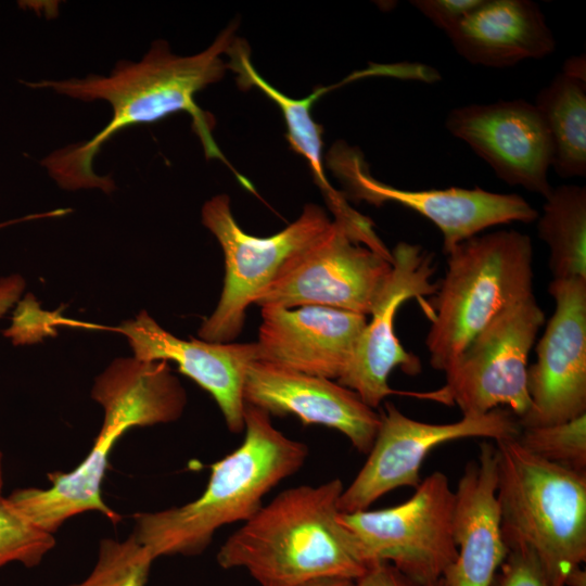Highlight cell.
<instances>
[{
  "instance_id": "6da1fadb",
  "label": "cell",
  "mask_w": 586,
  "mask_h": 586,
  "mask_svg": "<svg viewBox=\"0 0 586 586\" xmlns=\"http://www.w3.org/2000/svg\"><path fill=\"white\" fill-rule=\"evenodd\" d=\"M235 27L229 25L206 50L191 56L175 55L165 41L157 40L140 62H119L109 76L28 84L82 101L105 100L113 110L110 123L91 140L69 144L41 162L50 176L67 190L112 192L114 181L93 171V158L102 145L125 128L154 123L179 111L192 116L206 156L224 160L229 166L212 136L214 118L196 105L194 95L224 77L228 66L221 55L232 46Z\"/></svg>"
},
{
  "instance_id": "7a4b0ae2",
  "label": "cell",
  "mask_w": 586,
  "mask_h": 586,
  "mask_svg": "<svg viewBox=\"0 0 586 586\" xmlns=\"http://www.w3.org/2000/svg\"><path fill=\"white\" fill-rule=\"evenodd\" d=\"M340 479L279 493L220 546L222 569H243L259 586H298L320 577L359 578L368 568L340 521Z\"/></svg>"
},
{
  "instance_id": "3957f363",
  "label": "cell",
  "mask_w": 586,
  "mask_h": 586,
  "mask_svg": "<svg viewBox=\"0 0 586 586\" xmlns=\"http://www.w3.org/2000/svg\"><path fill=\"white\" fill-rule=\"evenodd\" d=\"M91 396L104 409L103 424L85 459L72 471L48 475V488H21L5 501L37 527L54 534L69 518L87 511L112 523L120 515L102 497L111 453L131 428L177 420L187 395L166 361L115 360L97 380Z\"/></svg>"
},
{
  "instance_id": "277c9868",
  "label": "cell",
  "mask_w": 586,
  "mask_h": 586,
  "mask_svg": "<svg viewBox=\"0 0 586 586\" xmlns=\"http://www.w3.org/2000/svg\"><path fill=\"white\" fill-rule=\"evenodd\" d=\"M244 438L232 453L211 466L204 492L193 501L133 515L132 535L154 559L199 556L214 534L235 522H245L263 506L279 483L305 463L308 447L277 430L264 410L246 405Z\"/></svg>"
},
{
  "instance_id": "5b68a950",
  "label": "cell",
  "mask_w": 586,
  "mask_h": 586,
  "mask_svg": "<svg viewBox=\"0 0 586 586\" xmlns=\"http://www.w3.org/2000/svg\"><path fill=\"white\" fill-rule=\"evenodd\" d=\"M496 497L508 551L533 553L565 586L586 561V473L544 460L515 438L495 442Z\"/></svg>"
},
{
  "instance_id": "8992f818",
  "label": "cell",
  "mask_w": 586,
  "mask_h": 586,
  "mask_svg": "<svg viewBox=\"0 0 586 586\" xmlns=\"http://www.w3.org/2000/svg\"><path fill=\"white\" fill-rule=\"evenodd\" d=\"M425 345L446 372L501 310L533 294V244L517 230L474 235L447 254Z\"/></svg>"
},
{
  "instance_id": "52a82bcc",
  "label": "cell",
  "mask_w": 586,
  "mask_h": 586,
  "mask_svg": "<svg viewBox=\"0 0 586 586\" xmlns=\"http://www.w3.org/2000/svg\"><path fill=\"white\" fill-rule=\"evenodd\" d=\"M203 225L216 237L225 259L219 302L199 330L203 341L229 343L242 331L245 313L283 266L332 224L326 211L307 204L296 220L270 237L246 233L235 221L230 199L219 194L202 208Z\"/></svg>"
},
{
  "instance_id": "ba28073f",
  "label": "cell",
  "mask_w": 586,
  "mask_h": 586,
  "mask_svg": "<svg viewBox=\"0 0 586 586\" xmlns=\"http://www.w3.org/2000/svg\"><path fill=\"white\" fill-rule=\"evenodd\" d=\"M392 260L383 243L333 219L283 266L254 304L260 308L316 305L369 316L390 277Z\"/></svg>"
},
{
  "instance_id": "9c48e42d",
  "label": "cell",
  "mask_w": 586,
  "mask_h": 586,
  "mask_svg": "<svg viewBox=\"0 0 586 586\" xmlns=\"http://www.w3.org/2000/svg\"><path fill=\"white\" fill-rule=\"evenodd\" d=\"M455 492L446 474L421 480L404 502L378 510L340 512L355 536L368 566L386 562L418 582L444 576L455 561Z\"/></svg>"
},
{
  "instance_id": "30bf717a",
  "label": "cell",
  "mask_w": 586,
  "mask_h": 586,
  "mask_svg": "<svg viewBox=\"0 0 586 586\" xmlns=\"http://www.w3.org/2000/svg\"><path fill=\"white\" fill-rule=\"evenodd\" d=\"M545 315L531 294L501 310L445 372L438 402L456 404L462 416L509 409L518 420L531 408L527 359Z\"/></svg>"
},
{
  "instance_id": "8fae6325",
  "label": "cell",
  "mask_w": 586,
  "mask_h": 586,
  "mask_svg": "<svg viewBox=\"0 0 586 586\" xmlns=\"http://www.w3.org/2000/svg\"><path fill=\"white\" fill-rule=\"evenodd\" d=\"M520 431L518 418L507 408L462 416L450 423H429L411 419L393 403H386L368 458L343 489L337 508L342 513L366 510L391 491L416 488L421 482L422 462L442 444L468 437L496 442L515 438Z\"/></svg>"
},
{
  "instance_id": "7c38bea8",
  "label": "cell",
  "mask_w": 586,
  "mask_h": 586,
  "mask_svg": "<svg viewBox=\"0 0 586 586\" xmlns=\"http://www.w3.org/2000/svg\"><path fill=\"white\" fill-rule=\"evenodd\" d=\"M327 164L352 199L375 206L395 202L433 222L443 235L445 254L487 228L513 221L531 224L539 215L515 193H496L479 187L404 190L385 184L371 176L362 153L344 142L331 148Z\"/></svg>"
},
{
  "instance_id": "4fadbf2b",
  "label": "cell",
  "mask_w": 586,
  "mask_h": 586,
  "mask_svg": "<svg viewBox=\"0 0 586 586\" xmlns=\"http://www.w3.org/2000/svg\"><path fill=\"white\" fill-rule=\"evenodd\" d=\"M555 310L527 368L531 408L521 428L565 422L586 413V278L552 279Z\"/></svg>"
},
{
  "instance_id": "5bb4252c",
  "label": "cell",
  "mask_w": 586,
  "mask_h": 586,
  "mask_svg": "<svg viewBox=\"0 0 586 586\" xmlns=\"http://www.w3.org/2000/svg\"><path fill=\"white\" fill-rule=\"evenodd\" d=\"M392 253V270L355 351L342 375L336 380L354 391L361 400L378 408L394 391L388 385L391 372L399 367L408 374H417L421 362L407 352L394 331V319L406 301L435 294L438 284L431 278L435 271L433 256L417 244L399 242Z\"/></svg>"
},
{
  "instance_id": "9a60e30c",
  "label": "cell",
  "mask_w": 586,
  "mask_h": 586,
  "mask_svg": "<svg viewBox=\"0 0 586 586\" xmlns=\"http://www.w3.org/2000/svg\"><path fill=\"white\" fill-rule=\"evenodd\" d=\"M445 126L500 180L545 199L552 191L550 140L533 103L518 99L457 107L448 113Z\"/></svg>"
},
{
  "instance_id": "2e32d148",
  "label": "cell",
  "mask_w": 586,
  "mask_h": 586,
  "mask_svg": "<svg viewBox=\"0 0 586 586\" xmlns=\"http://www.w3.org/2000/svg\"><path fill=\"white\" fill-rule=\"evenodd\" d=\"M244 400L269 416L292 415L304 424L334 429L362 454L370 451L380 425V413L335 380L262 360L247 369Z\"/></svg>"
},
{
  "instance_id": "e0dca14e",
  "label": "cell",
  "mask_w": 586,
  "mask_h": 586,
  "mask_svg": "<svg viewBox=\"0 0 586 586\" xmlns=\"http://www.w3.org/2000/svg\"><path fill=\"white\" fill-rule=\"evenodd\" d=\"M124 334L142 361H174L178 370L214 398L230 432L244 431V384L246 372L258 360V346L252 343H215L176 337L146 311L110 328Z\"/></svg>"
},
{
  "instance_id": "ac0fdd59",
  "label": "cell",
  "mask_w": 586,
  "mask_h": 586,
  "mask_svg": "<svg viewBox=\"0 0 586 586\" xmlns=\"http://www.w3.org/2000/svg\"><path fill=\"white\" fill-rule=\"evenodd\" d=\"M258 360L337 380L346 369L367 316L326 306L262 307Z\"/></svg>"
},
{
  "instance_id": "d6986e66",
  "label": "cell",
  "mask_w": 586,
  "mask_h": 586,
  "mask_svg": "<svg viewBox=\"0 0 586 586\" xmlns=\"http://www.w3.org/2000/svg\"><path fill=\"white\" fill-rule=\"evenodd\" d=\"M497 451L484 442L469 461L455 491V561L444 574L447 586H492L508 555L496 497Z\"/></svg>"
},
{
  "instance_id": "ffe728a7",
  "label": "cell",
  "mask_w": 586,
  "mask_h": 586,
  "mask_svg": "<svg viewBox=\"0 0 586 586\" xmlns=\"http://www.w3.org/2000/svg\"><path fill=\"white\" fill-rule=\"evenodd\" d=\"M447 35L464 60L487 67L542 59L556 49L540 8L530 0H482Z\"/></svg>"
},
{
  "instance_id": "44dd1931",
  "label": "cell",
  "mask_w": 586,
  "mask_h": 586,
  "mask_svg": "<svg viewBox=\"0 0 586 586\" xmlns=\"http://www.w3.org/2000/svg\"><path fill=\"white\" fill-rule=\"evenodd\" d=\"M549 136L551 167L564 178L586 176V80L563 72L533 103Z\"/></svg>"
},
{
  "instance_id": "7402d4cb",
  "label": "cell",
  "mask_w": 586,
  "mask_h": 586,
  "mask_svg": "<svg viewBox=\"0 0 586 586\" xmlns=\"http://www.w3.org/2000/svg\"><path fill=\"white\" fill-rule=\"evenodd\" d=\"M537 234L549 247L553 279L586 278V188H552L537 218Z\"/></svg>"
},
{
  "instance_id": "603a6c76",
  "label": "cell",
  "mask_w": 586,
  "mask_h": 586,
  "mask_svg": "<svg viewBox=\"0 0 586 586\" xmlns=\"http://www.w3.org/2000/svg\"><path fill=\"white\" fill-rule=\"evenodd\" d=\"M154 560L132 534L125 540L103 538L92 571L67 586H145Z\"/></svg>"
},
{
  "instance_id": "cb8c5ba5",
  "label": "cell",
  "mask_w": 586,
  "mask_h": 586,
  "mask_svg": "<svg viewBox=\"0 0 586 586\" xmlns=\"http://www.w3.org/2000/svg\"><path fill=\"white\" fill-rule=\"evenodd\" d=\"M515 440L544 460L586 473V413L556 424L521 428Z\"/></svg>"
},
{
  "instance_id": "d4e9b609",
  "label": "cell",
  "mask_w": 586,
  "mask_h": 586,
  "mask_svg": "<svg viewBox=\"0 0 586 586\" xmlns=\"http://www.w3.org/2000/svg\"><path fill=\"white\" fill-rule=\"evenodd\" d=\"M53 534L37 527L18 514L7 501L0 502V568L18 562L37 566L54 547Z\"/></svg>"
},
{
  "instance_id": "484cf974",
  "label": "cell",
  "mask_w": 586,
  "mask_h": 586,
  "mask_svg": "<svg viewBox=\"0 0 586 586\" xmlns=\"http://www.w3.org/2000/svg\"><path fill=\"white\" fill-rule=\"evenodd\" d=\"M492 586H564L552 577L540 561L527 551H509Z\"/></svg>"
},
{
  "instance_id": "4316f807",
  "label": "cell",
  "mask_w": 586,
  "mask_h": 586,
  "mask_svg": "<svg viewBox=\"0 0 586 586\" xmlns=\"http://www.w3.org/2000/svg\"><path fill=\"white\" fill-rule=\"evenodd\" d=\"M482 0H415L411 4L436 27L448 34Z\"/></svg>"
},
{
  "instance_id": "83f0119b",
  "label": "cell",
  "mask_w": 586,
  "mask_h": 586,
  "mask_svg": "<svg viewBox=\"0 0 586 586\" xmlns=\"http://www.w3.org/2000/svg\"><path fill=\"white\" fill-rule=\"evenodd\" d=\"M356 586H447V584L444 577L433 582H418L390 563L374 562L356 579Z\"/></svg>"
},
{
  "instance_id": "f1b7e54d",
  "label": "cell",
  "mask_w": 586,
  "mask_h": 586,
  "mask_svg": "<svg viewBox=\"0 0 586 586\" xmlns=\"http://www.w3.org/2000/svg\"><path fill=\"white\" fill-rule=\"evenodd\" d=\"M24 286V280L18 275L0 279V317L18 301Z\"/></svg>"
},
{
  "instance_id": "f546056e",
  "label": "cell",
  "mask_w": 586,
  "mask_h": 586,
  "mask_svg": "<svg viewBox=\"0 0 586 586\" xmlns=\"http://www.w3.org/2000/svg\"><path fill=\"white\" fill-rule=\"evenodd\" d=\"M585 56H572L563 64L562 72L576 78L586 80Z\"/></svg>"
},
{
  "instance_id": "4dcf8cb0",
  "label": "cell",
  "mask_w": 586,
  "mask_h": 586,
  "mask_svg": "<svg viewBox=\"0 0 586 586\" xmlns=\"http://www.w3.org/2000/svg\"><path fill=\"white\" fill-rule=\"evenodd\" d=\"M298 586H356V579L347 577H320Z\"/></svg>"
},
{
  "instance_id": "1f68e13d",
  "label": "cell",
  "mask_w": 586,
  "mask_h": 586,
  "mask_svg": "<svg viewBox=\"0 0 586 586\" xmlns=\"http://www.w3.org/2000/svg\"><path fill=\"white\" fill-rule=\"evenodd\" d=\"M565 586H586V573L581 568L574 570L565 579Z\"/></svg>"
},
{
  "instance_id": "d6a6232c",
  "label": "cell",
  "mask_w": 586,
  "mask_h": 586,
  "mask_svg": "<svg viewBox=\"0 0 586 586\" xmlns=\"http://www.w3.org/2000/svg\"><path fill=\"white\" fill-rule=\"evenodd\" d=\"M2 486H3V473H2V454L0 451V502L4 498L2 496Z\"/></svg>"
}]
</instances>
